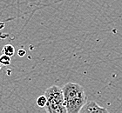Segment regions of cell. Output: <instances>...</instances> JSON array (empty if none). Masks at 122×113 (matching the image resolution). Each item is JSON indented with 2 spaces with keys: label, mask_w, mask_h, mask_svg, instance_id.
Instances as JSON below:
<instances>
[{
  "label": "cell",
  "mask_w": 122,
  "mask_h": 113,
  "mask_svg": "<svg viewBox=\"0 0 122 113\" xmlns=\"http://www.w3.org/2000/svg\"><path fill=\"white\" fill-rule=\"evenodd\" d=\"M2 54H5L7 56L12 57L15 54V48L11 44H6L5 45L2 49Z\"/></svg>",
  "instance_id": "4"
},
{
  "label": "cell",
  "mask_w": 122,
  "mask_h": 113,
  "mask_svg": "<svg viewBox=\"0 0 122 113\" xmlns=\"http://www.w3.org/2000/svg\"><path fill=\"white\" fill-rule=\"evenodd\" d=\"M18 56H20V57H24V56L26 54V51L25 50H23V49H22V50L20 49V50H18Z\"/></svg>",
  "instance_id": "7"
},
{
  "label": "cell",
  "mask_w": 122,
  "mask_h": 113,
  "mask_svg": "<svg viewBox=\"0 0 122 113\" xmlns=\"http://www.w3.org/2000/svg\"><path fill=\"white\" fill-rule=\"evenodd\" d=\"M91 112H108L106 108L99 106L94 101H89L85 103L79 113H91Z\"/></svg>",
  "instance_id": "3"
},
{
  "label": "cell",
  "mask_w": 122,
  "mask_h": 113,
  "mask_svg": "<svg viewBox=\"0 0 122 113\" xmlns=\"http://www.w3.org/2000/svg\"><path fill=\"white\" fill-rule=\"evenodd\" d=\"M44 95L46 97L47 103L46 111L48 113H67L62 88L52 85L46 89Z\"/></svg>",
  "instance_id": "2"
},
{
  "label": "cell",
  "mask_w": 122,
  "mask_h": 113,
  "mask_svg": "<svg viewBox=\"0 0 122 113\" xmlns=\"http://www.w3.org/2000/svg\"><path fill=\"white\" fill-rule=\"evenodd\" d=\"M67 113H79L87 102L84 88L76 83H67L62 87Z\"/></svg>",
  "instance_id": "1"
},
{
  "label": "cell",
  "mask_w": 122,
  "mask_h": 113,
  "mask_svg": "<svg viewBox=\"0 0 122 113\" xmlns=\"http://www.w3.org/2000/svg\"><path fill=\"white\" fill-rule=\"evenodd\" d=\"M10 56H7L5 54H2L0 56V64H2L4 66H8L10 64Z\"/></svg>",
  "instance_id": "6"
},
{
  "label": "cell",
  "mask_w": 122,
  "mask_h": 113,
  "mask_svg": "<svg viewBox=\"0 0 122 113\" xmlns=\"http://www.w3.org/2000/svg\"><path fill=\"white\" fill-rule=\"evenodd\" d=\"M36 103H37V105H38L39 108H46V103H47V99H46V97L45 95L39 96V97L37 98Z\"/></svg>",
  "instance_id": "5"
}]
</instances>
